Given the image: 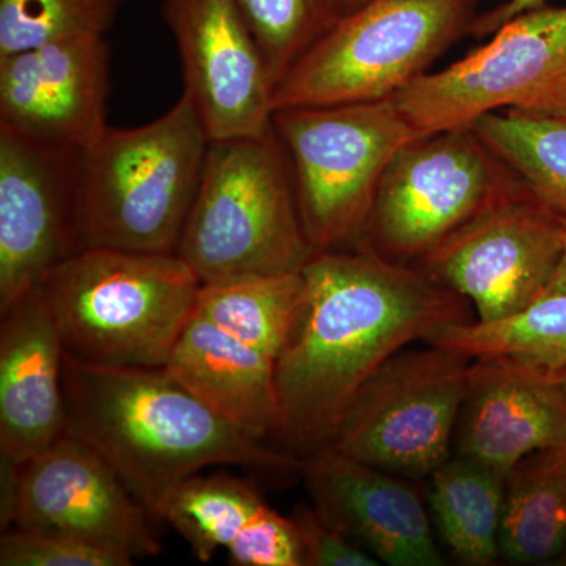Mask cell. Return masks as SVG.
Returning a JSON list of instances; mask_svg holds the SVG:
<instances>
[{
  "label": "cell",
  "mask_w": 566,
  "mask_h": 566,
  "mask_svg": "<svg viewBox=\"0 0 566 566\" xmlns=\"http://www.w3.org/2000/svg\"><path fill=\"white\" fill-rule=\"evenodd\" d=\"M301 474L316 510L382 564L441 566L430 513L401 475L326 446L303 458Z\"/></svg>",
  "instance_id": "obj_16"
},
{
  "label": "cell",
  "mask_w": 566,
  "mask_h": 566,
  "mask_svg": "<svg viewBox=\"0 0 566 566\" xmlns=\"http://www.w3.org/2000/svg\"><path fill=\"white\" fill-rule=\"evenodd\" d=\"M430 476V515L452 556L464 565H494L502 557L506 476L460 455Z\"/></svg>",
  "instance_id": "obj_21"
},
{
  "label": "cell",
  "mask_w": 566,
  "mask_h": 566,
  "mask_svg": "<svg viewBox=\"0 0 566 566\" xmlns=\"http://www.w3.org/2000/svg\"><path fill=\"white\" fill-rule=\"evenodd\" d=\"M150 515L87 442L65 433L22 464L13 527L76 536L132 557L161 553Z\"/></svg>",
  "instance_id": "obj_14"
},
{
  "label": "cell",
  "mask_w": 566,
  "mask_h": 566,
  "mask_svg": "<svg viewBox=\"0 0 566 566\" xmlns=\"http://www.w3.org/2000/svg\"><path fill=\"white\" fill-rule=\"evenodd\" d=\"M106 36L44 44L0 59V126L51 147L85 150L107 128Z\"/></svg>",
  "instance_id": "obj_15"
},
{
  "label": "cell",
  "mask_w": 566,
  "mask_h": 566,
  "mask_svg": "<svg viewBox=\"0 0 566 566\" xmlns=\"http://www.w3.org/2000/svg\"><path fill=\"white\" fill-rule=\"evenodd\" d=\"M475 10L476 0H368L283 74L274 112L392 98L472 32Z\"/></svg>",
  "instance_id": "obj_6"
},
{
  "label": "cell",
  "mask_w": 566,
  "mask_h": 566,
  "mask_svg": "<svg viewBox=\"0 0 566 566\" xmlns=\"http://www.w3.org/2000/svg\"><path fill=\"white\" fill-rule=\"evenodd\" d=\"M200 285L177 253L88 248L39 286L69 356L163 368L196 311Z\"/></svg>",
  "instance_id": "obj_3"
},
{
  "label": "cell",
  "mask_w": 566,
  "mask_h": 566,
  "mask_svg": "<svg viewBox=\"0 0 566 566\" xmlns=\"http://www.w3.org/2000/svg\"><path fill=\"white\" fill-rule=\"evenodd\" d=\"M273 85L335 20L329 0H237ZM274 92V91H273Z\"/></svg>",
  "instance_id": "obj_27"
},
{
  "label": "cell",
  "mask_w": 566,
  "mask_h": 566,
  "mask_svg": "<svg viewBox=\"0 0 566 566\" xmlns=\"http://www.w3.org/2000/svg\"><path fill=\"white\" fill-rule=\"evenodd\" d=\"M66 433L87 442L159 523L167 495L211 465L286 474L303 458L268 449L164 368L63 363Z\"/></svg>",
  "instance_id": "obj_2"
},
{
  "label": "cell",
  "mask_w": 566,
  "mask_h": 566,
  "mask_svg": "<svg viewBox=\"0 0 566 566\" xmlns=\"http://www.w3.org/2000/svg\"><path fill=\"white\" fill-rule=\"evenodd\" d=\"M464 356L506 357L558 378L566 371V293L493 323L452 324L428 338Z\"/></svg>",
  "instance_id": "obj_24"
},
{
  "label": "cell",
  "mask_w": 566,
  "mask_h": 566,
  "mask_svg": "<svg viewBox=\"0 0 566 566\" xmlns=\"http://www.w3.org/2000/svg\"><path fill=\"white\" fill-rule=\"evenodd\" d=\"M277 365L281 438L307 457L333 442L349 403L387 359L452 324L469 301L420 268L370 249L316 252Z\"/></svg>",
  "instance_id": "obj_1"
},
{
  "label": "cell",
  "mask_w": 566,
  "mask_h": 566,
  "mask_svg": "<svg viewBox=\"0 0 566 566\" xmlns=\"http://www.w3.org/2000/svg\"><path fill=\"white\" fill-rule=\"evenodd\" d=\"M368 0H329L331 11L335 21L348 17L353 11L359 10Z\"/></svg>",
  "instance_id": "obj_33"
},
{
  "label": "cell",
  "mask_w": 566,
  "mask_h": 566,
  "mask_svg": "<svg viewBox=\"0 0 566 566\" xmlns=\"http://www.w3.org/2000/svg\"><path fill=\"white\" fill-rule=\"evenodd\" d=\"M565 238V216L515 177L423 255L420 270L474 305L475 322H499L545 296Z\"/></svg>",
  "instance_id": "obj_11"
},
{
  "label": "cell",
  "mask_w": 566,
  "mask_h": 566,
  "mask_svg": "<svg viewBox=\"0 0 566 566\" xmlns=\"http://www.w3.org/2000/svg\"><path fill=\"white\" fill-rule=\"evenodd\" d=\"M471 126L420 137L389 164L359 248L420 260L515 180Z\"/></svg>",
  "instance_id": "obj_10"
},
{
  "label": "cell",
  "mask_w": 566,
  "mask_h": 566,
  "mask_svg": "<svg viewBox=\"0 0 566 566\" xmlns=\"http://www.w3.org/2000/svg\"><path fill=\"white\" fill-rule=\"evenodd\" d=\"M0 315V455L25 464L66 433V353L40 286Z\"/></svg>",
  "instance_id": "obj_18"
},
{
  "label": "cell",
  "mask_w": 566,
  "mask_h": 566,
  "mask_svg": "<svg viewBox=\"0 0 566 566\" xmlns=\"http://www.w3.org/2000/svg\"><path fill=\"white\" fill-rule=\"evenodd\" d=\"M471 128L539 200L566 216V120L509 109Z\"/></svg>",
  "instance_id": "obj_25"
},
{
  "label": "cell",
  "mask_w": 566,
  "mask_h": 566,
  "mask_svg": "<svg viewBox=\"0 0 566 566\" xmlns=\"http://www.w3.org/2000/svg\"><path fill=\"white\" fill-rule=\"evenodd\" d=\"M210 137L182 93L137 128H111L82 150L77 227L82 249L177 253Z\"/></svg>",
  "instance_id": "obj_4"
},
{
  "label": "cell",
  "mask_w": 566,
  "mask_h": 566,
  "mask_svg": "<svg viewBox=\"0 0 566 566\" xmlns=\"http://www.w3.org/2000/svg\"><path fill=\"white\" fill-rule=\"evenodd\" d=\"M123 0H0V59L61 41L106 36Z\"/></svg>",
  "instance_id": "obj_26"
},
{
  "label": "cell",
  "mask_w": 566,
  "mask_h": 566,
  "mask_svg": "<svg viewBox=\"0 0 566 566\" xmlns=\"http://www.w3.org/2000/svg\"><path fill=\"white\" fill-rule=\"evenodd\" d=\"M501 556L516 565L566 557V446L532 453L506 476Z\"/></svg>",
  "instance_id": "obj_20"
},
{
  "label": "cell",
  "mask_w": 566,
  "mask_h": 566,
  "mask_svg": "<svg viewBox=\"0 0 566 566\" xmlns=\"http://www.w3.org/2000/svg\"><path fill=\"white\" fill-rule=\"evenodd\" d=\"M392 98L420 137L497 111L566 120V3L517 14L486 44Z\"/></svg>",
  "instance_id": "obj_8"
},
{
  "label": "cell",
  "mask_w": 566,
  "mask_h": 566,
  "mask_svg": "<svg viewBox=\"0 0 566 566\" xmlns=\"http://www.w3.org/2000/svg\"><path fill=\"white\" fill-rule=\"evenodd\" d=\"M292 520L300 534L304 566L379 565L367 549L331 524L314 505H297Z\"/></svg>",
  "instance_id": "obj_29"
},
{
  "label": "cell",
  "mask_w": 566,
  "mask_h": 566,
  "mask_svg": "<svg viewBox=\"0 0 566 566\" xmlns=\"http://www.w3.org/2000/svg\"><path fill=\"white\" fill-rule=\"evenodd\" d=\"M315 253L274 128L211 142L177 249L199 281L300 273Z\"/></svg>",
  "instance_id": "obj_5"
},
{
  "label": "cell",
  "mask_w": 566,
  "mask_h": 566,
  "mask_svg": "<svg viewBox=\"0 0 566 566\" xmlns=\"http://www.w3.org/2000/svg\"><path fill=\"white\" fill-rule=\"evenodd\" d=\"M134 560L109 547L55 532L11 527L0 536L2 566H132Z\"/></svg>",
  "instance_id": "obj_28"
},
{
  "label": "cell",
  "mask_w": 566,
  "mask_h": 566,
  "mask_svg": "<svg viewBox=\"0 0 566 566\" xmlns=\"http://www.w3.org/2000/svg\"><path fill=\"white\" fill-rule=\"evenodd\" d=\"M22 464L0 455V526L13 527L21 494Z\"/></svg>",
  "instance_id": "obj_30"
},
{
  "label": "cell",
  "mask_w": 566,
  "mask_h": 566,
  "mask_svg": "<svg viewBox=\"0 0 566 566\" xmlns=\"http://www.w3.org/2000/svg\"><path fill=\"white\" fill-rule=\"evenodd\" d=\"M303 274H244L205 282L196 314L277 364L303 303Z\"/></svg>",
  "instance_id": "obj_22"
},
{
  "label": "cell",
  "mask_w": 566,
  "mask_h": 566,
  "mask_svg": "<svg viewBox=\"0 0 566 566\" xmlns=\"http://www.w3.org/2000/svg\"><path fill=\"white\" fill-rule=\"evenodd\" d=\"M271 509L248 480L227 472L197 474L167 495L159 523L172 526L207 564L219 549L232 553Z\"/></svg>",
  "instance_id": "obj_23"
},
{
  "label": "cell",
  "mask_w": 566,
  "mask_h": 566,
  "mask_svg": "<svg viewBox=\"0 0 566 566\" xmlns=\"http://www.w3.org/2000/svg\"><path fill=\"white\" fill-rule=\"evenodd\" d=\"M471 357L428 344L387 359L359 392L331 447L401 476H430L452 458Z\"/></svg>",
  "instance_id": "obj_9"
},
{
  "label": "cell",
  "mask_w": 566,
  "mask_h": 566,
  "mask_svg": "<svg viewBox=\"0 0 566 566\" xmlns=\"http://www.w3.org/2000/svg\"><path fill=\"white\" fill-rule=\"evenodd\" d=\"M273 128L316 252L360 243L387 167L420 139L394 98L275 111Z\"/></svg>",
  "instance_id": "obj_7"
},
{
  "label": "cell",
  "mask_w": 566,
  "mask_h": 566,
  "mask_svg": "<svg viewBox=\"0 0 566 566\" xmlns=\"http://www.w3.org/2000/svg\"><path fill=\"white\" fill-rule=\"evenodd\" d=\"M566 218V216H565ZM566 293V238L564 253H562L560 263H558L556 273L551 279L549 285H547L545 296H554V294ZM539 301V300H538Z\"/></svg>",
  "instance_id": "obj_32"
},
{
  "label": "cell",
  "mask_w": 566,
  "mask_h": 566,
  "mask_svg": "<svg viewBox=\"0 0 566 566\" xmlns=\"http://www.w3.org/2000/svg\"><path fill=\"white\" fill-rule=\"evenodd\" d=\"M457 455L509 476L524 458L566 446V392L554 376L506 357L472 359Z\"/></svg>",
  "instance_id": "obj_17"
},
{
  "label": "cell",
  "mask_w": 566,
  "mask_h": 566,
  "mask_svg": "<svg viewBox=\"0 0 566 566\" xmlns=\"http://www.w3.org/2000/svg\"><path fill=\"white\" fill-rule=\"evenodd\" d=\"M275 365L193 311L163 368L227 422L263 442L282 427Z\"/></svg>",
  "instance_id": "obj_19"
},
{
  "label": "cell",
  "mask_w": 566,
  "mask_h": 566,
  "mask_svg": "<svg viewBox=\"0 0 566 566\" xmlns=\"http://www.w3.org/2000/svg\"><path fill=\"white\" fill-rule=\"evenodd\" d=\"M546 6V0H510L502 7H497L483 17L476 18L472 33L483 36L486 33H494L505 24L506 21L513 20L517 14L526 13L528 10L539 9Z\"/></svg>",
  "instance_id": "obj_31"
},
{
  "label": "cell",
  "mask_w": 566,
  "mask_h": 566,
  "mask_svg": "<svg viewBox=\"0 0 566 566\" xmlns=\"http://www.w3.org/2000/svg\"><path fill=\"white\" fill-rule=\"evenodd\" d=\"M180 51L185 95L211 142L273 128L270 71L237 0H163Z\"/></svg>",
  "instance_id": "obj_13"
},
{
  "label": "cell",
  "mask_w": 566,
  "mask_h": 566,
  "mask_svg": "<svg viewBox=\"0 0 566 566\" xmlns=\"http://www.w3.org/2000/svg\"><path fill=\"white\" fill-rule=\"evenodd\" d=\"M557 379H558V382H560L562 387H564V390L566 392V371H564V374L558 376Z\"/></svg>",
  "instance_id": "obj_34"
},
{
  "label": "cell",
  "mask_w": 566,
  "mask_h": 566,
  "mask_svg": "<svg viewBox=\"0 0 566 566\" xmlns=\"http://www.w3.org/2000/svg\"><path fill=\"white\" fill-rule=\"evenodd\" d=\"M81 158L0 126V314L81 251Z\"/></svg>",
  "instance_id": "obj_12"
}]
</instances>
